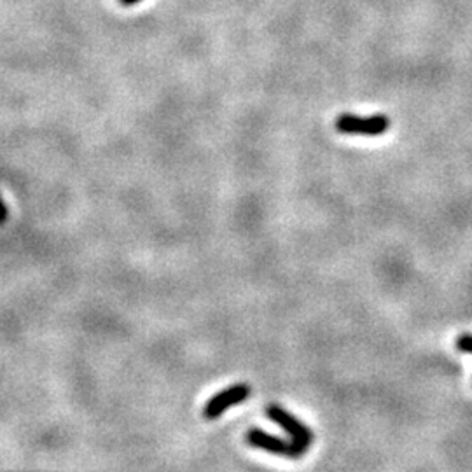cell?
Instances as JSON below:
<instances>
[{"label": "cell", "instance_id": "1", "mask_svg": "<svg viewBox=\"0 0 472 472\" xmlns=\"http://www.w3.org/2000/svg\"><path fill=\"white\" fill-rule=\"evenodd\" d=\"M247 442H249L252 448L263 449V452L273 453V455H283L289 457V459H299L304 453L308 452L304 446L297 445L296 441H285V439L277 437L273 434H268L263 428H250L245 435Z\"/></svg>", "mask_w": 472, "mask_h": 472}, {"label": "cell", "instance_id": "2", "mask_svg": "<svg viewBox=\"0 0 472 472\" xmlns=\"http://www.w3.org/2000/svg\"><path fill=\"white\" fill-rule=\"evenodd\" d=\"M390 128V119L383 114L361 118L354 114H341L336 119V130L344 135H366L378 137L383 135Z\"/></svg>", "mask_w": 472, "mask_h": 472}, {"label": "cell", "instance_id": "3", "mask_svg": "<svg viewBox=\"0 0 472 472\" xmlns=\"http://www.w3.org/2000/svg\"><path fill=\"white\" fill-rule=\"evenodd\" d=\"M266 415L271 422L280 425L283 430L290 435L292 441H296L297 445L304 446V448H310L311 442H313V432L310 427H306L301 420H297L292 413L285 411L278 404H270L266 408Z\"/></svg>", "mask_w": 472, "mask_h": 472}, {"label": "cell", "instance_id": "4", "mask_svg": "<svg viewBox=\"0 0 472 472\" xmlns=\"http://www.w3.org/2000/svg\"><path fill=\"white\" fill-rule=\"evenodd\" d=\"M249 395H250V387L247 383L231 385V387H228L226 390L216 394L209 402H206L205 409H203V416H205L206 420H217L221 415H224L228 409L245 401Z\"/></svg>", "mask_w": 472, "mask_h": 472}, {"label": "cell", "instance_id": "5", "mask_svg": "<svg viewBox=\"0 0 472 472\" xmlns=\"http://www.w3.org/2000/svg\"><path fill=\"white\" fill-rule=\"evenodd\" d=\"M457 350L464 352V354H472V336L471 334H462L457 340Z\"/></svg>", "mask_w": 472, "mask_h": 472}, {"label": "cell", "instance_id": "6", "mask_svg": "<svg viewBox=\"0 0 472 472\" xmlns=\"http://www.w3.org/2000/svg\"><path fill=\"white\" fill-rule=\"evenodd\" d=\"M139 2H142V0H119V4H121V6H125V7L135 6V4H139Z\"/></svg>", "mask_w": 472, "mask_h": 472}]
</instances>
